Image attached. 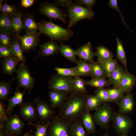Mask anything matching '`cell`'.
Listing matches in <instances>:
<instances>
[{
  "label": "cell",
  "instance_id": "6da1fadb",
  "mask_svg": "<svg viewBox=\"0 0 136 136\" xmlns=\"http://www.w3.org/2000/svg\"><path fill=\"white\" fill-rule=\"evenodd\" d=\"M88 95L74 91L70 92L59 108V115L70 123L80 119L86 109Z\"/></svg>",
  "mask_w": 136,
  "mask_h": 136
},
{
  "label": "cell",
  "instance_id": "7a4b0ae2",
  "mask_svg": "<svg viewBox=\"0 0 136 136\" xmlns=\"http://www.w3.org/2000/svg\"><path fill=\"white\" fill-rule=\"evenodd\" d=\"M38 23L40 26L39 32L40 34H45L52 41L63 43L69 39L74 34L70 29L63 28L54 23L51 20L49 21L43 20Z\"/></svg>",
  "mask_w": 136,
  "mask_h": 136
},
{
  "label": "cell",
  "instance_id": "3957f363",
  "mask_svg": "<svg viewBox=\"0 0 136 136\" xmlns=\"http://www.w3.org/2000/svg\"><path fill=\"white\" fill-rule=\"evenodd\" d=\"M66 8L69 18L67 29H69L80 21L91 19L94 16V12L92 10L74 2Z\"/></svg>",
  "mask_w": 136,
  "mask_h": 136
},
{
  "label": "cell",
  "instance_id": "277c9868",
  "mask_svg": "<svg viewBox=\"0 0 136 136\" xmlns=\"http://www.w3.org/2000/svg\"><path fill=\"white\" fill-rule=\"evenodd\" d=\"M18 80V85L16 88L19 90L21 87L28 91L30 94L34 88L35 79L31 75L29 70L25 62H21L16 72Z\"/></svg>",
  "mask_w": 136,
  "mask_h": 136
},
{
  "label": "cell",
  "instance_id": "5b68a950",
  "mask_svg": "<svg viewBox=\"0 0 136 136\" xmlns=\"http://www.w3.org/2000/svg\"><path fill=\"white\" fill-rule=\"evenodd\" d=\"M47 136H71V123L58 115H55L50 120Z\"/></svg>",
  "mask_w": 136,
  "mask_h": 136
},
{
  "label": "cell",
  "instance_id": "8992f818",
  "mask_svg": "<svg viewBox=\"0 0 136 136\" xmlns=\"http://www.w3.org/2000/svg\"><path fill=\"white\" fill-rule=\"evenodd\" d=\"M39 12L41 14L49 18L50 20L58 19L64 23H66V18L68 15L65 11L58 7L54 3L48 2L40 3Z\"/></svg>",
  "mask_w": 136,
  "mask_h": 136
},
{
  "label": "cell",
  "instance_id": "52a82bcc",
  "mask_svg": "<svg viewBox=\"0 0 136 136\" xmlns=\"http://www.w3.org/2000/svg\"><path fill=\"white\" fill-rule=\"evenodd\" d=\"M113 113L110 106L107 103H103L96 110L92 117L97 124L102 128L106 129L112 120Z\"/></svg>",
  "mask_w": 136,
  "mask_h": 136
},
{
  "label": "cell",
  "instance_id": "ba28073f",
  "mask_svg": "<svg viewBox=\"0 0 136 136\" xmlns=\"http://www.w3.org/2000/svg\"><path fill=\"white\" fill-rule=\"evenodd\" d=\"M112 121L115 129L120 135L127 136L133 126L130 119L125 114L119 112L113 113Z\"/></svg>",
  "mask_w": 136,
  "mask_h": 136
},
{
  "label": "cell",
  "instance_id": "9c48e42d",
  "mask_svg": "<svg viewBox=\"0 0 136 136\" xmlns=\"http://www.w3.org/2000/svg\"><path fill=\"white\" fill-rule=\"evenodd\" d=\"M33 101L40 123L45 124L55 115V112L50 105L39 97H35Z\"/></svg>",
  "mask_w": 136,
  "mask_h": 136
},
{
  "label": "cell",
  "instance_id": "30bf717a",
  "mask_svg": "<svg viewBox=\"0 0 136 136\" xmlns=\"http://www.w3.org/2000/svg\"><path fill=\"white\" fill-rule=\"evenodd\" d=\"M74 77L65 76L57 73L54 74L48 83L50 90L72 91V81Z\"/></svg>",
  "mask_w": 136,
  "mask_h": 136
},
{
  "label": "cell",
  "instance_id": "8fae6325",
  "mask_svg": "<svg viewBox=\"0 0 136 136\" xmlns=\"http://www.w3.org/2000/svg\"><path fill=\"white\" fill-rule=\"evenodd\" d=\"M24 125L20 117L15 114L9 117L5 124L4 129L10 136H18L22 133Z\"/></svg>",
  "mask_w": 136,
  "mask_h": 136
},
{
  "label": "cell",
  "instance_id": "7c38bea8",
  "mask_svg": "<svg viewBox=\"0 0 136 136\" xmlns=\"http://www.w3.org/2000/svg\"><path fill=\"white\" fill-rule=\"evenodd\" d=\"M39 32L32 33L26 34L23 36L14 35L12 36L19 41L23 52H27L33 50L40 45L39 44L40 36Z\"/></svg>",
  "mask_w": 136,
  "mask_h": 136
},
{
  "label": "cell",
  "instance_id": "4fadbf2b",
  "mask_svg": "<svg viewBox=\"0 0 136 136\" xmlns=\"http://www.w3.org/2000/svg\"><path fill=\"white\" fill-rule=\"evenodd\" d=\"M18 106L20 115L27 124L38 121V118L34 102H23Z\"/></svg>",
  "mask_w": 136,
  "mask_h": 136
},
{
  "label": "cell",
  "instance_id": "5bb4252c",
  "mask_svg": "<svg viewBox=\"0 0 136 136\" xmlns=\"http://www.w3.org/2000/svg\"><path fill=\"white\" fill-rule=\"evenodd\" d=\"M70 93L65 91L50 90L48 93L51 107L53 109L59 108L65 101Z\"/></svg>",
  "mask_w": 136,
  "mask_h": 136
},
{
  "label": "cell",
  "instance_id": "9a60e30c",
  "mask_svg": "<svg viewBox=\"0 0 136 136\" xmlns=\"http://www.w3.org/2000/svg\"><path fill=\"white\" fill-rule=\"evenodd\" d=\"M22 21L23 30L26 34L32 33L39 31L40 26L35 20L33 15L27 12L23 15Z\"/></svg>",
  "mask_w": 136,
  "mask_h": 136
},
{
  "label": "cell",
  "instance_id": "2e32d148",
  "mask_svg": "<svg viewBox=\"0 0 136 136\" xmlns=\"http://www.w3.org/2000/svg\"><path fill=\"white\" fill-rule=\"evenodd\" d=\"M76 55L81 59L89 62L94 61L95 53L92 49L91 45L90 42L79 47L75 50Z\"/></svg>",
  "mask_w": 136,
  "mask_h": 136
},
{
  "label": "cell",
  "instance_id": "e0dca14e",
  "mask_svg": "<svg viewBox=\"0 0 136 136\" xmlns=\"http://www.w3.org/2000/svg\"><path fill=\"white\" fill-rule=\"evenodd\" d=\"M39 54L35 58L36 59L40 56L50 57L57 53L59 45L57 43L52 41L40 45Z\"/></svg>",
  "mask_w": 136,
  "mask_h": 136
},
{
  "label": "cell",
  "instance_id": "ac0fdd59",
  "mask_svg": "<svg viewBox=\"0 0 136 136\" xmlns=\"http://www.w3.org/2000/svg\"><path fill=\"white\" fill-rule=\"evenodd\" d=\"M19 62L15 57L4 58L1 62V71L5 74L12 75L16 72Z\"/></svg>",
  "mask_w": 136,
  "mask_h": 136
},
{
  "label": "cell",
  "instance_id": "d6986e66",
  "mask_svg": "<svg viewBox=\"0 0 136 136\" xmlns=\"http://www.w3.org/2000/svg\"><path fill=\"white\" fill-rule=\"evenodd\" d=\"M26 91L24 90L21 92L19 90H16L14 95L8 98V104L6 111L7 115L9 117L12 115L13 110L16 106L24 102V97Z\"/></svg>",
  "mask_w": 136,
  "mask_h": 136
},
{
  "label": "cell",
  "instance_id": "ffe728a7",
  "mask_svg": "<svg viewBox=\"0 0 136 136\" xmlns=\"http://www.w3.org/2000/svg\"><path fill=\"white\" fill-rule=\"evenodd\" d=\"M118 104L120 112L125 114L132 112L134 105L132 94L126 92Z\"/></svg>",
  "mask_w": 136,
  "mask_h": 136
},
{
  "label": "cell",
  "instance_id": "44dd1931",
  "mask_svg": "<svg viewBox=\"0 0 136 136\" xmlns=\"http://www.w3.org/2000/svg\"><path fill=\"white\" fill-rule=\"evenodd\" d=\"M128 73V70L119 65L109 78L111 85L113 88H116Z\"/></svg>",
  "mask_w": 136,
  "mask_h": 136
},
{
  "label": "cell",
  "instance_id": "7402d4cb",
  "mask_svg": "<svg viewBox=\"0 0 136 136\" xmlns=\"http://www.w3.org/2000/svg\"><path fill=\"white\" fill-rule=\"evenodd\" d=\"M23 13V11L18 10L14 13L8 15L14 29V35H20V33L23 30L22 20Z\"/></svg>",
  "mask_w": 136,
  "mask_h": 136
},
{
  "label": "cell",
  "instance_id": "603a6c76",
  "mask_svg": "<svg viewBox=\"0 0 136 136\" xmlns=\"http://www.w3.org/2000/svg\"><path fill=\"white\" fill-rule=\"evenodd\" d=\"M89 62L91 68L90 76L92 78L106 79L107 77L103 64L98 59L95 61Z\"/></svg>",
  "mask_w": 136,
  "mask_h": 136
},
{
  "label": "cell",
  "instance_id": "cb8c5ba5",
  "mask_svg": "<svg viewBox=\"0 0 136 136\" xmlns=\"http://www.w3.org/2000/svg\"><path fill=\"white\" fill-rule=\"evenodd\" d=\"M136 84V76L129 72L116 87L126 92H131Z\"/></svg>",
  "mask_w": 136,
  "mask_h": 136
},
{
  "label": "cell",
  "instance_id": "d4e9b609",
  "mask_svg": "<svg viewBox=\"0 0 136 136\" xmlns=\"http://www.w3.org/2000/svg\"><path fill=\"white\" fill-rule=\"evenodd\" d=\"M90 111L86 108V111L80 119L84 127L89 134L94 133L96 129L94 121Z\"/></svg>",
  "mask_w": 136,
  "mask_h": 136
},
{
  "label": "cell",
  "instance_id": "484cf974",
  "mask_svg": "<svg viewBox=\"0 0 136 136\" xmlns=\"http://www.w3.org/2000/svg\"><path fill=\"white\" fill-rule=\"evenodd\" d=\"M58 51L65 58L73 63H77L75 50L73 49L70 45L60 43Z\"/></svg>",
  "mask_w": 136,
  "mask_h": 136
},
{
  "label": "cell",
  "instance_id": "4316f807",
  "mask_svg": "<svg viewBox=\"0 0 136 136\" xmlns=\"http://www.w3.org/2000/svg\"><path fill=\"white\" fill-rule=\"evenodd\" d=\"M0 31L10 34L12 36L15 35L14 29L8 15L2 13L0 15Z\"/></svg>",
  "mask_w": 136,
  "mask_h": 136
},
{
  "label": "cell",
  "instance_id": "83f0119b",
  "mask_svg": "<svg viewBox=\"0 0 136 136\" xmlns=\"http://www.w3.org/2000/svg\"><path fill=\"white\" fill-rule=\"evenodd\" d=\"M10 48L14 56L21 62H25L26 59L23 54L19 41L13 37Z\"/></svg>",
  "mask_w": 136,
  "mask_h": 136
},
{
  "label": "cell",
  "instance_id": "f1b7e54d",
  "mask_svg": "<svg viewBox=\"0 0 136 136\" xmlns=\"http://www.w3.org/2000/svg\"><path fill=\"white\" fill-rule=\"evenodd\" d=\"M17 77L12 78L8 82L3 81L0 82V101L3 102L8 99L12 89L11 84Z\"/></svg>",
  "mask_w": 136,
  "mask_h": 136
},
{
  "label": "cell",
  "instance_id": "f546056e",
  "mask_svg": "<svg viewBox=\"0 0 136 136\" xmlns=\"http://www.w3.org/2000/svg\"><path fill=\"white\" fill-rule=\"evenodd\" d=\"M95 56L102 63L109 59L113 58L114 55L112 52L107 47L102 45H99L96 48Z\"/></svg>",
  "mask_w": 136,
  "mask_h": 136
},
{
  "label": "cell",
  "instance_id": "4dcf8cb0",
  "mask_svg": "<svg viewBox=\"0 0 136 136\" xmlns=\"http://www.w3.org/2000/svg\"><path fill=\"white\" fill-rule=\"evenodd\" d=\"M73 91L84 94H87L85 80L80 76H76L73 77L72 81Z\"/></svg>",
  "mask_w": 136,
  "mask_h": 136
},
{
  "label": "cell",
  "instance_id": "1f68e13d",
  "mask_svg": "<svg viewBox=\"0 0 136 136\" xmlns=\"http://www.w3.org/2000/svg\"><path fill=\"white\" fill-rule=\"evenodd\" d=\"M71 136H87V133L80 119L70 123V126Z\"/></svg>",
  "mask_w": 136,
  "mask_h": 136
},
{
  "label": "cell",
  "instance_id": "d6a6232c",
  "mask_svg": "<svg viewBox=\"0 0 136 136\" xmlns=\"http://www.w3.org/2000/svg\"><path fill=\"white\" fill-rule=\"evenodd\" d=\"M75 67L77 76H90L91 68L89 62L80 59Z\"/></svg>",
  "mask_w": 136,
  "mask_h": 136
},
{
  "label": "cell",
  "instance_id": "836d02e7",
  "mask_svg": "<svg viewBox=\"0 0 136 136\" xmlns=\"http://www.w3.org/2000/svg\"><path fill=\"white\" fill-rule=\"evenodd\" d=\"M116 40L117 44L116 57L127 70L126 56L123 44L119 38H116Z\"/></svg>",
  "mask_w": 136,
  "mask_h": 136
},
{
  "label": "cell",
  "instance_id": "e575fe53",
  "mask_svg": "<svg viewBox=\"0 0 136 136\" xmlns=\"http://www.w3.org/2000/svg\"><path fill=\"white\" fill-rule=\"evenodd\" d=\"M86 85L98 88H104L111 85L109 80L100 78H92L89 80H85Z\"/></svg>",
  "mask_w": 136,
  "mask_h": 136
},
{
  "label": "cell",
  "instance_id": "d590c367",
  "mask_svg": "<svg viewBox=\"0 0 136 136\" xmlns=\"http://www.w3.org/2000/svg\"><path fill=\"white\" fill-rule=\"evenodd\" d=\"M106 89L109 93L112 102L117 104L126 92L125 91L116 88H107Z\"/></svg>",
  "mask_w": 136,
  "mask_h": 136
},
{
  "label": "cell",
  "instance_id": "8d00e7d4",
  "mask_svg": "<svg viewBox=\"0 0 136 136\" xmlns=\"http://www.w3.org/2000/svg\"><path fill=\"white\" fill-rule=\"evenodd\" d=\"M102 103L95 95H88L86 100V108L90 111L96 110L101 106Z\"/></svg>",
  "mask_w": 136,
  "mask_h": 136
},
{
  "label": "cell",
  "instance_id": "74e56055",
  "mask_svg": "<svg viewBox=\"0 0 136 136\" xmlns=\"http://www.w3.org/2000/svg\"><path fill=\"white\" fill-rule=\"evenodd\" d=\"M36 124L31 123L27 124L33 125L36 128L34 136H47L48 128L50 123V120L44 124H43L38 121Z\"/></svg>",
  "mask_w": 136,
  "mask_h": 136
},
{
  "label": "cell",
  "instance_id": "f35d334b",
  "mask_svg": "<svg viewBox=\"0 0 136 136\" xmlns=\"http://www.w3.org/2000/svg\"><path fill=\"white\" fill-rule=\"evenodd\" d=\"M107 77L108 78L112 73L119 65L117 60L111 58L102 63Z\"/></svg>",
  "mask_w": 136,
  "mask_h": 136
},
{
  "label": "cell",
  "instance_id": "ab89813d",
  "mask_svg": "<svg viewBox=\"0 0 136 136\" xmlns=\"http://www.w3.org/2000/svg\"><path fill=\"white\" fill-rule=\"evenodd\" d=\"M94 95L96 96L103 103L112 102L108 92L106 89L104 88L97 89L95 91Z\"/></svg>",
  "mask_w": 136,
  "mask_h": 136
},
{
  "label": "cell",
  "instance_id": "60d3db41",
  "mask_svg": "<svg viewBox=\"0 0 136 136\" xmlns=\"http://www.w3.org/2000/svg\"><path fill=\"white\" fill-rule=\"evenodd\" d=\"M54 70L58 74L62 76L68 77L77 76L75 67L62 68L56 67L54 68Z\"/></svg>",
  "mask_w": 136,
  "mask_h": 136
},
{
  "label": "cell",
  "instance_id": "b9f144b4",
  "mask_svg": "<svg viewBox=\"0 0 136 136\" xmlns=\"http://www.w3.org/2000/svg\"><path fill=\"white\" fill-rule=\"evenodd\" d=\"M21 8H18L13 5H10L6 2L3 3L0 11L3 14L8 15L12 14L17 12Z\"/></svg>",
  "mask_w": 136,
  "mask_h": 136
},
{
  "label": "cell",
  "instance_id": "7bdbcfd3",
  "mask_svg": "<svg viewBox=\"0 0 136 136\" xmlns=\"http://www.w3.org/2000/svg\"><path fill=\"white\" fill-rule=\"evenodd\" d=\"M12 38L11 35L0 31V44L10 47Z\"/></svg>",
  "mask_w": 136,
  "mask_h": 136
},
{
  "label": "cell",
  "instance_id": "ee69618b",
  "mask_svg": "<svg viewBox=\"0 0 136 136\" xmlns=\"http://www.w3.org/2000/svg\"><path fill=\"white\" fill-rule=\"evenodd\" d=\"M6 105L0 101V128H4L5 123L9 117L7 116Z\"/></svg>",
  "mask_w": 136,
  "mask_h": 136
},
{
  "label": "cell",
  "instance_id": "f6af8a7d",
  "mask_svg": "<svg viewBox=\"0 0 136 136\" xmlns=\"http://www.w3.org/2000/svg\"><path fill=\"white\" fill-rule=\"evenodd\" d=\"M15 57L10 47L0 44V58H4Z\"/></svg>",
  "mask_w": 136,
  "mask_h": 136
},
{
  "label": "cell",
  "instance_id": "bcb514c9",
  "mask_svg": "<svg viewBox=\"0 0 136 136\" xmlns=\"http://www.w3.org/2000/svg\"><path fill=\"white\" fill-rule=\"evenodd\" d=\"M109 6L112 9H114L117 11L119 13L120 15L121 19L123 24L128 28L131 32H132V30L128 26L125 20L124 17L122 14L121 11H120L118 5L117 1L116 0H110L108 4Z\"/></svg>",
  "mask_w": 136,
  "mask_h": 136
},
{
  "label": "cell",
  "instance_id": "7dc6e473",
  "mask_svg": "<svg viewBox=\"0 0 136 136\" xmlns=\"http://www.w3.org/2000/svg\"><path fill=\"white\" fill-rule=\"evenodd\" d=\"M76 3L90 10L94 7L96 1V0H76Z\"/></svg>",
  "mask_w": 136,
  "mask_h": 136
},
{
  "label": "cell",
  "instance_id": "c3c4849f",
  "mask_svg": "<svg viewBox=\"0 0 136 136\" xmlns=\"http://www.w3.org/2000/svg\"><path fill=\"white\" fill-rule=\"evenodd\" d=\"M74 3L71 0H55L54 3L57 6H60L64 7L71 5Z\"/></svg>",
  "mask_w": 136,
  "mask_h": 136
},
{
  "label": "cell",
  "instance_id": "681fc988",
  "mask_svg": "<svg viewBox=\"0 0 136 136\" xmlns=\"http://www.w3.org/2000/svg\"><path fill=\"white\" fill-rule=\"evenodd\" d=\"M35 1L34 0H21L20 6L27 8L32 5Z\"/></svg>",
  "mask_w": 136,
  "mask_h": 136
},
{
  "label": "cell",
  "instance_id": "f907efd6",
  "mask_svg": "<svg viewBox=\"0 0 136 136\" xmlns=\"http://www.w3.org/2000/svg\"><path fill=\"white\" fill-rule=\"evenodd\" d=\"M0 136H10L5 131L4 128H0Z\"/></svg>",
  "mask_w": 136,
  "mask_h": 136
},
{
  "label": "cell",
  "instance_id": "816d5d0a",
  "mask_svg": "<svg viewBox=\"0 0 136 136\" xmlns=\"http://www.w3.org/2000/svg\"><path fill=\"white\" fill-rule=\"evenodd\" d=\"M23 136H34L33 134L29 132H26L25 133Z\"/></svg>",
  "mask_w": 136,
  "mask_h": 136
},
{
  "label": "cell",
  "instance_id": "f5cc1de1",
  "mask_svg": "<svg viewBox=\"0 0 136 136\" xmlns=\"http://www.w3.org/2000/svg\"><path fill=\"white\" fill-rule=\"evenodd\" d=\"M3 1L2 0H0V10L1 9L2 6Z\"/></svg>",
  "mask_w": 136,
  "mask_h": 136
},
{
  "label": "cell",
  "instance_id": "db71d44e",
  "mask_svg": "<svg viewBox=\"0 0 136 136\" xmlns=\"http://www.w3.org/2000/svg\"><path fill=\"white\" fill-rule=\"evenodd\" d=\"M109 136V135H108V134L107 133V132H106L104 135L102 136Z\"/></svg>",
  "mask_w": 136,
  "mask_h": 136
},
{
  "label": "cell",
  "instance_id": "11a10c76",
  "mask_svg": "<svg viewBox=\"0 0 136 136\" xmlns=\"http://www.w3.org/2000/svg\"><path fill=\"white\" fill-rule=\"evenodd\" d=\"M124 136L122 135H120V136Z\"/></svg>",
  "mask_w": 136,
  "mask_h": 136
}]
</instances>
